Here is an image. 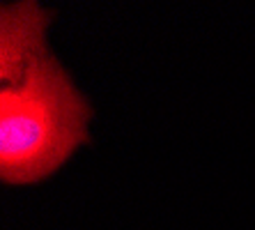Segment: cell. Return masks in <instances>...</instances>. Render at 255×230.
<instances>
[{"label":"cell","instance_id":"2","mask_svg":"<svg viewBox=\"0 0 255 230\" xmlns=\"http://www.w3.org/2000/svg\"><path fill=\"white\" fill-rule=\"evenodd\" d=\"M51 12L37 2L2 5L0 9V81L9 83L28 62L46 51V25Z\"/></svg>","mask_w":255,"mask_h":230},{"label":"cell","instance_id":"1","mask_svg":"<svg viewBox=\"0 0 255 230\" xmlns=\"http://www.w3.org/2000/svg\"><path fill=\"white\" fill-rule=\"evenodd\" d=\"M92 108L51 51L0 88V180L32 184L88 143Z\"/></svg>","mask_w":255,"mask_h":230}]
</instances>
